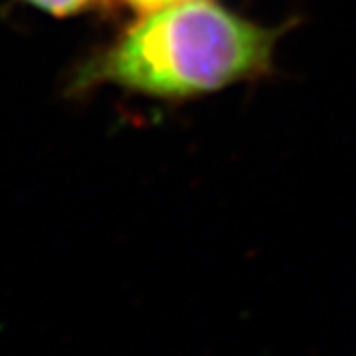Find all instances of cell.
Listing matches in <instances>:
<instances>
[{
  "label": "cell",
  "instance_id": "cell-1",
  "mask_svg": "<svg viewBox=\"0 0 356 356\" xmlns=\"http://www.w3.org/2000/svg\"><path fill=\"white\" fill-rule=\"evenodd\" d=\"M281 30L210 0L143 14L89 65V81L161 99H191L266 76Z\"/></svg>",
  "mask_w": 356,
  "mask_h": 356
},
{
  "label": "cell",
  "instance_id": "cell-2",
  "mask_svg": "<svg viewBox=\"0 0 356 356\" xmlns=\"http://www.w3.org/2000/svg\"><path fill=\"white\" fill-rule=\"evenodd\" d=\"M34 6L42 8L44 13H50L54 16H70L89 6L93 0H26Z\"/></svg>",
  "mask_w": 356,
  "mask_h": 356
},
{
  "label": "cell",
  "instance_id": "cell-3",
  "mask_svg": "<svg viewBox=\"0 0 356 356\" xmlns=\"http://www.w3.org/2000/svg\"><path fill=\"white\" fill-rule=\"evenodd\" d=\"M121 4L129 6L131 10L139 14L154 13V10H161L166 6H172V4H182V2H191V0H119Z\"/></svg>",
  "mask_w": 356,
  "mask_h": 356
}]
</instances>
